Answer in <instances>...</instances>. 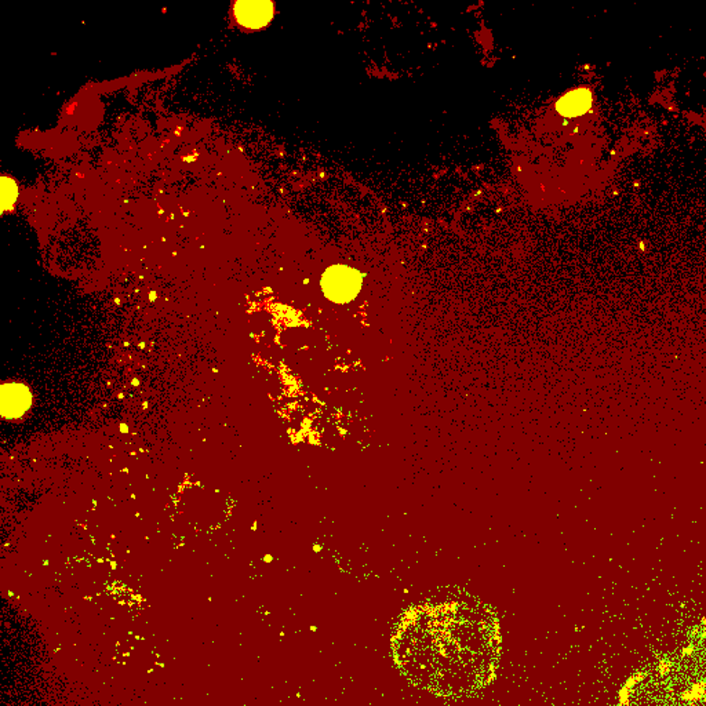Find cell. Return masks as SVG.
<instances>
[{"instance_id":"obj_1","label":"cell","mask_w":706,"mask_h":706,"mask_svg":"<svg viewBox=\"0 0 706 706\" xmlns=\"http://www.w3.org/2000/svg\"><path fill=\"white\" fill-rule=\"evenodd\" d=\"M391 655L415 689L446 700L478 697L498 674L501 624L496 611L478 599H428L397 619Z\"/></svg>"},{"instance_id":"obj_2","label":"cell","mask_w":706,"mask_h":706,"mask_svg":"<svg viewBox=\"0 0 706 706\" xmlns=\"http://www.w3.org/2000/svg\"><path fill=\"white\" fill-rule=\"evenodd\" d=\"M362 286V277L355 269L344 265H334L327 269L321 279V287L327 298L334 302L345 304L357 297Z\"/></svg>"},{"instance_id":"obj_3","label":"cell","mask_w":706,"mask_h":706,"mask_svg":"<svg viewBox=\"0 0 706 706\" xmlns=\"http://www.w3.org/2000/svg\"><path fill=\"white\" fill-rule=\"evenodd\" d=\"M235 15L240 25L251 30L265 27L274 15L271 4L266 2H239L235 6Z\"/></svg>"},{"instance_id":"obj_4","label":"cell","mask_w":706,"mask_h":706,"mask_svg":"<svg viewBox=\"0 0 706 706\" xmlns=\"http://www.w3.org/2000/svg\"><path fill=\"white\" fill-rule=\"evenodd\" d=\"M30 391L21 384H9L2 392V414L6 418H18L31 407Z\"/></svg>"},{"instance_id":"obj_5","label":"cell","mask_w":706,"mask_h":706,"mask_svg":"<svg viewBox=\"0 0 706 706\" xmlns=\"http://www.w3.org/2000/svg\"><path fill=\"white\" fill-rule=\"evenodd\" d=\"M590 106V94L588 90H577L567 94L561 103L558 109L566 116H577L587 111Z\"/></svg>"},{"instance_id":"obj_6","label":"cell","mask_w":706,"mask_h":706,"mask_svg":"<svg viewBox=\"0 0 706 706\" xmlns=\"http://www.w3.org/2000/svg\"><path fill=\"white\" fill-rule=\"evenodd\" d=\"M15 198H17V187H15L14 181L4 177V210H9L14 205Z\"/></svg>"}]
</instances>
